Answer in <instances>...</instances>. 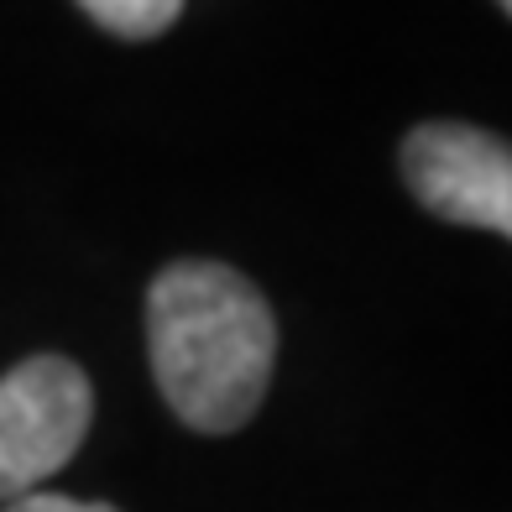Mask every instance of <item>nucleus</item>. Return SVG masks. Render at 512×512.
Wrapping results in <instances>:
<instances>
[{
  "label": "nucleus",
  "instance_id": "6",
  "mask_svg": "<svg viewBox=\"0 0 512 512\" xmlns=\"http://www.w3.org/2000/svg\"><path fill=\"white\" fill-rule=\"evenodd\" d=\"M497 6H502V11H512V0H497Z\"/></svg>",
  "mask_w": 512,
  "mask_h": 512
},
{
  "label": "nucleus",
  "instance_id": "1",
  "mask_svg": "<svg viewBox=\"0 0 512 512\" xmlns=\"http://www.w3.org/2000/svg\"><path fill=\"white\" fill-rule=\"evenodd\" d=\"M147 351L162 398L199 434L256 418L277 361V319L256 283L220 262H173L147 293Z\"/></svg>",
  "mask_w": 512,
  "mask_h": 512
},
{
  "label": "nucleus",
  "instance_id": "4",
  "mask_svg": "<svg viewBox=\"0 0 512 512\" xmlns=\"http://www.w3.org/2000/svg\"><path fill=\"white\" fill-rule=\"evenodd\" d=\"M79 6L89 11V21H100L105 32L131 42L162 37L183 16V0H79Z\"/></svg>",
  "mask_w": 512,
  "mask_h": 512
},
{
  "label": "nucleus",
  "instance_id": "2",
  "mask_svg": "<svg viewBox=\"0 0 512 512\" xmlns=\"http://www.w3.org/2000/svg\"><path fill=\"white\" fill-rule=\"evenodd\" d=\"M95 392L63 356H32L0 377V502L58 476L89 434Z\"/></svg>",
  "mask_w": 512,
  "mask_h": 512
},
{
  "label": "nucleus",
  "instance_id": "5",
  "mask_svg": "<svg viewBox=\"0 0 512 512\" xmlns=\"http://www.w3.org/2000/svg\"><path fill=\"white\" fill-rule=\"evenodd\" d=\"M0 512H115L105 502H74V497H58V492H27V497H11Z\"/></svg>",
  "mask_w": 512,
  "mask_h": 512
},
{
  "label": "nucleus",
  "instance_id": "3",
  "mask_svg": "<svg viewBox=\"0 0 512 512\" xmlns=\"http://www.w3.org/2000/svg\"><path fill=\"white\" fill-rule=\"evenodd\" d=\"M403 178L429 215L512 236V152L502 136L429 121L403 142Z\"/></svg>",
  "mask_w": 512,
  "mask_h": 512
}]
</instances>
